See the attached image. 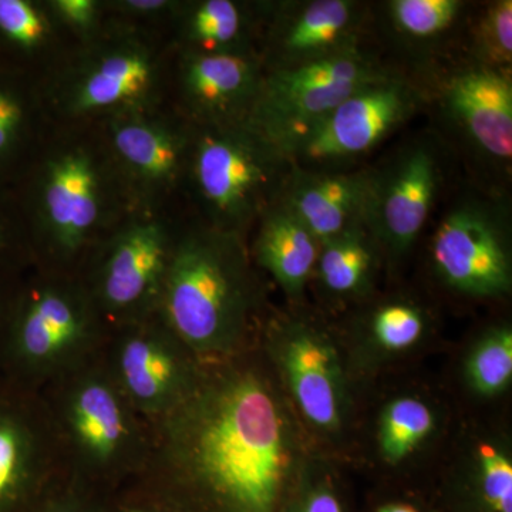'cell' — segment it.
<instances>
[{
  "label": "cell",
  "instance_id": "6da1fadb",
  "mask_svg": "<svg viewBox=\"0 0 512 512\" xmlns=\"http://www.w3.org/2000/svg\"><path fill=\"white\" fill-rule=\"evenodd\" d=\"M191 450L202 483L234 512H274L295 463L291 421L275 393L252 375L212 394Z\"/></svg>",
  "mask_w": 512,
  "mask_h": 512
},
{
  "label": "cell",
  "instance_id": "7a4b0ae2",
  "mask_svg": "<svg viewBox=\"0 0 512 512\" xmlns=\"http://www.w3.org/2000/svg\"><path fill=\"white\" fill-rule=\"evenodd\" d=\"M165 311L194 348L222 350L234 342L249 308L248 266L237 234L195 232L165 269Z\"/></svg>",
  "mask_w": 512,
  "mask_h": 512
},
{
  "label": "cell",
  "instance_id": "3957f363",
  "mask_svg": "<svg viewBox=\"0 0 512 512\" xmlns=\"http://www.w3.org/2000/svg\"><path fill=\"white\" fill-rule=\"evenodd\" d=\"M212 228L239 235L278 200L292 164L248 123L198 127L188 164Z\"/></svg>",
  "mask_w": 512,
  "mask_h": 512
},
{
  "label": "cell",
  "instance_id": "277c9868",
  "mask_svg": "<svg viewBox=\"0 0 512 512\" xmlns=\"http://www.w3.org/2000/svg\"><path fill=\"white\" fill-rule=\"evenodd\" d=\"M420 94L402 76L387 72L343 100L281 147L292 167L346 171L392 136L419 109Z\"/></svg>",
  "mask_w": 512,
  "mask_h": 512
},
{
  "label": "cell",
  "instance_id": "5b68a950",
  "mask_svg": "<svg viewBox=\"0 0 512 512\" xmlns=\"http://www.w3.org/2000/svg\"><path fill=\"white\" fill-rule=\"evenodd\" d=\"M387 72L360 47L292 69L265 72L247 123L281 148Z\"/></svg>",
  "mask_w": 512,
  "mask_h": 512
},
{
  "label": "cell",
  "instance_id": "8992f818",
  "mask_svg": "<svg viewBox=\"0 0 512 512\" xmlns=\"http://www.w3.org/2000/svg\"><path fill=\"white\" fill-rule=\"evenodd\" d=\"M431 261L441 281L464 295L497 298L510 292L507 229L490 205L464 202L447 212L431 241Z\"/></svg>",
  "mask_w": 512,
  "mask_h": 512
},
{
  "label": "cell",
  "instance_id": "52a82bcc",
  "mask_svg": "<svg viewBox=\"0 0 512 512\" xmlns=\"http://www.w3.org/2000/svg\"><path fill=\"white\" fill-rule=\"evenodd\" d=\"M440 167L427 146L402 151L382 170L372 171L365 224L379 247L404 254L429 218L439 191Z\"/></svg>",
  "mask_w": 512,
  "mask_h": 512
},
{
  "label": "cell",
  "instance_id": "ba28073f",
  "mask_svg": "<svg viewBox=\"0 0 512 512\" xmlns=\"http://www.w3.org/2000/svg\"><path fill=\"white\" fill-rule=\"evenodd\" d=\"M365 12L353 0H298L271 8L265 72L292 69L357 49Z\"/></svg>",
  "mask_w": 512,
  "mask_h": 512
},
{
  "label": "cell",
  "instance_id": "9c48e42d",
  "mask_svg": "<svg viewBox=\"0 0 512 512\" xmlns=\"http://www.w3.org/2000/svg\"><path fill=\"white\" fill-rule=\"evenodd\" d=\"M103 174L89 151L66 148L43 164L35 190L37 220L64 249L82 245L104 212Z\"/></svg>",
  "mask_w": 512,
  "mask_h": 512
},
{
  "label": "cell",
  "instance_id": "30bf717a",
  "mask_svg": "<svg viewBox=\"0 0 512 512\" xmlns=\"http://www.w3.org/2000/svg\"><path fill=\"white\" fill-rule=\"evenodd\" d=\"M157 79L156 59L147 46L137 40L109 42L76 67L64 89V104L77 116L141 111Z\"/></svg>",
  "mask_w": 512,
  "mask_h": 512
},
{
  "label": "cell",
  "instance_id": "8fae6325",
  "mask_svg": "<svg viewBox=\"0 0 512 512\" xmlns=\"http://www.w3.org/2000/svg\"><path fill=\"white\" fill-rule=\"evenodd\" d=\"M264 73L256 55L185 50L180 67L181 97L198 127L247 123Z\"/></svg>",
  "mask_w": 512,
  "mask_h": 512
},
{
  "label": "cell",
  "instance_id": "7c38bea8",
  "mask_svg": "<svg viewBox=\"0 0 512 512\" xmlns=\"http://www.w3.org/2000/svg\"><path fill=\"white\" fill-rule=\"evenodd\" d=\"M279 365L305 419L323 431L340 429L345 380L335 345L320 330L291 322L278 343Z\"/></svg>",
  "mask_w": 512,
  "mask_h": 512
},
{
  "label": "cell",
  "instance_id": "4fadbf2b",
  "mask_svg": "<svg viewBox=\"0 0 512 512\" xmlns=\"http://www.w3.org/2000/svg\"><path fill=\"white\" fill-rule=\"evenodd\" d=\"M444 107L481 154L510 164L512 158L511 73L474 63L444 86Z\"/></svg>",
  "mask_w": 512,
  "mask_h": 512
},
{
  "label": "cell",
  "instance_id": "5bb4252c",
  "mask_svg": "<svg viewBox=\"0 0 512 512\" xmlns=\"http://www.w3.org/2000/svg\"><path fill=\"white\" fill-rule=\"evenodd\" d=\"M372 171L292 167L278 200L319 242L365 221Z\"/></svg>",
  "mask_w": 512,
  "mask_h": 512
},
{
  "label": "cell",
  "instance_id": "9a60e30c",
  "mask_svg": "<svg viewBox=\"0 0 512 512\" xmlns=\"http://www.w3.org/2000/svg\"><path fill=\"white\" fill-rule=\"evenodd\" d=\"M109 137L123 173L147 194L173 188L187 167L190 138L143 111L116 114Z\"/></svg>",
  "mask_w": 512,
  "mask_h": 512
},
{
  "label": "cell",
  "instance_id": "2e32d148",
  "mask_svg": "<svg viewBox=\"0 0 512 512\" xmlns=\"http://www.w3.org/2000/svg\"><path fill=\"white\" fill-rule=\"evenodd\" d=\"M170 251L167 232L154 221L124 229L113 242L104 265L101 291L113 308L136 305L165 274Z\"/></svg>",
  "mask_w": 512,
  "mask_h": 512
},
{
  "label": "cell",
  "instance_id": "e0dca14e",
  "mask_svg": "<svg viewBox=\"0 0 512 512\" xmlns=\"http://www.w3.org/2000/svg\"><path fill=\"white\" fill-rule=\"evenodd\" d=\"M258 220L256 259L289 296L301 295L315 272L320 242L279 201Z\"/></svg>",
  "mask_w": 512,
  "mask_h": 512
},
{
  "label": "cell",
  "instance_id": "ac0fdd59",
  "mask_svg": "<svg viewBox=\"0 0 512 512\" xmlns=\"http://www.w3.org/2000/svg\"><path fill=\"white\" fill-rule=\"evenodd\" d=\"M379 244L365 221L320 242L315 272L326 291L336 296L365 292L377 265Z\"/></svg>",
  "mask_w": 512,
  "mask_h": 512
},
{
  "label": "cell",
  "instance_id": "d6986e66",
  "mask_svg": "<svg viewBox=\"0 0 512 512\" xmlns=\"http://www.w3.org/2000/svg\"><path fill=\"white\" fill-rule=\"evenodd\" d=\"M254 16L232 0H202L188 6L183 20L187 52L255 55L251 47Z\"/></svg>",
  "mask_w": 512,
  "mask_h": 512
},
{
  "label": "cell",
  "instance_id": "ffe728a7",
  "mask_svg": "<svg viewBox=\"0 0 512 512\" xmlns=\"http://www.w3.org/2000/svg\"><path fill=\"white\" fill-rule=\"evenodd\" d=\"M82 320L73 303L60 293L37 295L22 320L20 338L28 355L43 359L69 346L79 335Z\"/></svg>",
  "mask_w": 512,
  "mask_h": 512
},
{
  "label": "cell",
  "instance_id": "44dd1931",
  "mask_svg": "<svg viewBox=\"0 0 512 512\" xmlns=\"http://www.w3.org/2000/svg\"><path fill=\"white\" fill-rule=\"evenodd\" d=\"M434 427L436 416L429 404L417 397H397L384 407L380 417V453L387 463H400L424 443Z\"/></svg>",
  "mask_w": 512,
  "mask_h": 512
},
{
  "label": "cell",
  "instance_id": "7402d4cb",
  "mask_svg": "<svg viewBox=\"0 0 512 512\" xmlns=\"http://www.w3.org/2000/svg\"><path fill=\"white\" fill-rule=\"evenodd\" d=\"M32 124V101L12 67L0 63V180L22 157Z\"/></svg>",
  "mask_w": 512,
  "mask_h": 512
},
{
  "label": "cell",
  "instance_id": "603a6c76",
  "mask_svg": "<svg viewBox=\"0 0 512 512\" xmlns=\"http://www.w3.org/2000/svg\"><path fill=\"white\" fill-rule=\"evenodd\" d=\"M74 426L83 443L101 457L116 450L126 430L119 403L99 384L86 387L77 396Z\"/></svg>",
  "mask_w": 512,
  "mask_h": 512
},
{
  "label": "cell",
  "instance_id": "cb8c5ba5",
  "mask_svg": "<svg viewBox=\"0 0 512 512\" xmlns=\"http://www.w3.org/2000/svg\"><path fill=\"white\" fill-rule=\"evenodd\" d=\"M464 3L460 0H390L387 18L397 35L413 42H429L456 25Z\"/></svg>",
  "mask_w": 512,
  "mask_h": 512
},
{
  "label": "cell",
  "instance_id": "d4e9b609",
  "mask_svg": "<svg viewBox=\"0 0 512 512\" xmlns=\"http://www.w3.org/2000/svg\"><path fill=\"white\" fill-rule=\"evenodd\" d=\"M471 389L481 396H497L512 382V330H490L471 350L466 362Z\"/></svg>",
  "mask_w": 512,
  "mask_h": 512
},
{
  "label": "cell",
  "instance_id": "484cf974",
  "mask_svg": "<svg viewBox=\"0 0 512 512\" xmlns=\"http://www.w3.org/2000/svg\"><path fill=\"white\" fill-rule=\"evenodd\" d=\"M124 382L141 400H153L167 392L173 383V359L156 343L146 339L128 342L121 356Z\"/></svg>",
  "mask_w": 512,
  "mask_h": 512
},
{
  "label": "cell",
  "instance_id": "4316f807",
  "mask_svg": "<svg viewBox=\"0 0 512 512\" xmlns=\"http://www.w3.org/2000/svg\"><path fill=\"white\" fill-rule=\"evenodd\" d=\"M50 23L45 10L29 0H0V50L30 55L46 45Z\"/></svg>",
  "mask_w": 512,
  "mask_h": 512
},
{
  "label": "cell",
  "instance_id": "83f0119b",
  "mask_svg": "<svg viewBox=\"0 0 512 512\" xmlns=\"http://www.w3.org/2000/svg\"><path fill=\"white\" fill-rule=\"evenodd\" d=\"M427 320L412 302L392 301L377 306L370 316V336L376 346L387 352L413 348L426 332Z\"/></svg>",
  "mask_w": 512,
  "mask_h": 512
},
{
  "label": "cell",
  "instance_id": "f1b7e54d",
  "mask_svg": "<svg viewBox=\"0 0 512 512\" xmlns=\"http://www.w3.org/2000/svg\"><path fill=\"white\" fill-rule=\"evenodd\" d=\"M473 50L477 63L511 73V0H498L485 6L473 29Z\"/></svg>",
  "mask_w": 512,
  "mask_h": 512
},
{
  "label": "cell",
  "instance_id": "f546056e",
  "mask_svg": "<svg viewBox=\"0 0 512 512\" xmlns=\"http://www.w3.org/2000/svg\"><path fill=\"white\" fill-rule=\"evenodd\" d=\"M473 463L485 507L491 512H512V460L507 448L494 440L478 441Z\"/></svg>",
  "mask_w": 512,
  "mask_h": 512
},
{
  "label": "cell",
  "instance_id": "4dcf8cb0",
  "mask_svg": "<svg viewBox=\"0 0 512 512\" xmlns=\"http://www.w3.org/2000/svg\"><path fill=\"white\" fill-rule=\"evenodd\" d=\"M52 9L67 26L82 32L93 29L99 18V5L93 0H56Z\"/></svg>",
  "mask_w": 512,
  "mask_h": 512
},
{
  "label": "cell",
  "instance_id": "1f68e13d",
  "mask_svg": "<svg viewBox=\"0 0 512 512\" xmlns=\"http://www.w3.org/2000/svg\"><path fill=\"white\" fill-rule=\"evenodd\" d=\"M18 441L9 430L0 429V495L12 483L18 466Z\"/></svg>",
  "mask_w": 512,
  "mask_h": 512
},
{
  "label": "cell",
  "instance_id": "d6a6232c",
  "mask_svg": "<svg viewBox=\"0 0 512 512\" xmlns=\"http://www.w3.org/2000/svg\"><path fill=\"white\" fill-rule=\"evenodd\" d=\"M299 512H343V508L329 488L319 487L306 495Z\"/></svg>",
  "mask_w": 512,
  "mask_h": 512
},
{
  "label": "cell",
  "instance_id": "836d02e7",
  "mask_svg": "<svg viewBox=\"0 0 512 512\" xmlns=\"http://www.w3.org/2000/svg\"><path fill=\"white\" fill-rule=\"evenodd\" d=\"M119 8L133 15H160L164 10L173 9V3L167 0H126L120 2Z\"/></svg>",
  "mask_w": 512,
  "mask_h": 512
},
{
  "label": "cell",
  "instance_id": "e575fe53",
  "mask_svg": "<svg viewBox=\"0 0 512 512\" xmlns=\"http://www.w3.org/2000/svg\"><path fill=\"white\" fill-rule=\"evenodd\" d=\"M13 221L10 218L8 205H6L5 198L0 194V247L8 242L10 237V227Z\"/></svg>",
  "mask_w": 512,
  "mask_h": 512
},
{
  "label": "cell",
  "instance_id": "d590c367",
  "mask_svg": "<svg viewBox=\"0 0 512 512\" xmlns=\"http://www.w3.org/2000/svg\"><path fill=\"white\" fill-rule=\"evenodd\" d=\"M377 512H419L416 508L409 504H386L379 508Z\"/></svg>",
  "mask_w": 512,
  "mask_h": 512
},
{
  "label": "cell",
  "instance_id": "8d00e7d4",
  "mask_svg": "<svg viewBox=\"0 0 512 512\" xmlns=\"http://www.w3.org/2000/svg\"><path fill=\"white\" fill-rule=\"evenodd\" d=\"M133 512H144V511H133Z\"/></svg>",
  "mask_w": 512,
  "mask_h": 512
}]
</instances>
